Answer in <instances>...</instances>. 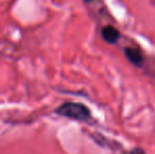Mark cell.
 I'll list each match as a JSON object with an SVG mask.
<instances>
[{"mask_svg":"<svg viewBox=\"0 0 155 154\" xmlns=\"http://www.w3.org/2000/svg\"><path fill=\"white\" fill-rule=\"evenodd\" d=\"M131 154H145V152H143V149L140 148H135L134 150L131 152Z\"/></svg>","mask_w":155,"mask_h":154,"instance_id":"obj_4","label":"cell"},{"mask_svg":"<svg viewBox=\"0 0 155 154\" xmlns=\"http://www.w3.org/2000/svg\"><path fill=\"white\" fill-rule=\"evenodd\" d=\"M124 54H126L127 58L132 64H134L136 67H140L143 64V58L139 50L133 49V48H126L124 49Z\"/></svg>","mask_w":155,"mask_h":154,"instance_id":"obj_3","label":"cell"},{"mask_svg":"<svg viewBox=\"0 0 155 154\" xmlns=\"http://www.w3.org/2000/svg\"><path fill=\"white\" fill-rule=\"evenodd\" d=\"M55 113L65 118L78 121H89L92 118L91 111L87 106L79 103H64L55 110Z\"/></svg>","mask_w":155,"mask_h":154,"instance_id":"obj_1","label":"cell"},{"mask_svg":"<svg viewBox=\"0 0 155 154\" xmlns=\"http://www.w3.org/2000/svg\"><path fill=\"white\" fill-rule=\"evenodd\" d=\"M84 1H87V2H90V1H92V0H84Z\"/></svg>","mask_w":155,"mask_h":154,"instance_id":"obj_5","label":"cell"},{"mask_svg":"<svg viewBox=\"0 0 155 154\" xmlns=\"http://www.w3.org/2000/svg\"><path fill=\"white\" fill-rule=\"evenodd\" d=\"M101 36L107 42L113 43L117 42L118 39L120 38V33L118 32V30L115 29L114 27H111V25H108V27H104L101 31Z\"/></svg>","mask_w":155,"mask_h":154,"instance_id":"obj_2","label":"cell"}]
</instances>
